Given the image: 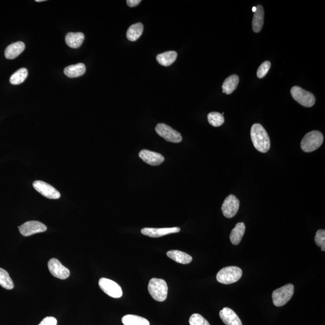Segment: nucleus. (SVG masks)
Segmentation results:
<instances>
[{
    "mask_svg": "<svg viewBox=\"0 0 325 325\" xmlns=\"http://www.w3.org/2000/svg\"><path fill=\"white\" fill-rule=\"evenodd\" d=\"M177 58V53L174 51L165 52L158 54L157 56V61L159 64L164 66H169L175 62Z\"/></svg>",
    "mask_w": 325,
    "mask_h": 325,
    "instance_id": "4be33fe9",
    "label": "nucleus"
},
{
    "mask_svg": "<svg viewBox=\"0 0 325 325\" xmlns=\"http://www.w3.org/2000/svg\"><path fill=\"white\" fill-rule=\"evenodd\" d=\"M36 2H45V0H36Z\"/></svg>",
    "mask_w": 325,
    "mask_h": 325,
    "instance_id": "f704fd0d",
    "label": "nucleus"
},
{
    "mask_svg": "<svg viewBox=\"0 0 325 325\" xmlns=\"http://www.w3.org/2000/svg\"><path fill=\"white\" fill-rule=\"evenodd\" d=\"M25 43L19 41L11 44L5 50V57L7 59L12 60L18 57L25 49Z\"/></svg>",
    "mask_w": 325,
    "mask_h": 325,
    "instance_id": "dca6fc26",
    "label": "nucleus"
},
{
    "mask_svg": "<svg viewBox=\"0 0 325 325\" xmlns=\"http://www.w3.org/2000/svg\"><path fill=\"white\" fill-rule=\"evenodd\" d=\"M245 225L243 222L237 223L235 228L233 229L230 234V240L235 245H238L241 240L245 232Z\"/></svg>",
    "mask_w": 325,
    "mask_h": 325,
    "instance_id": "aec40b11",
    "label": "nucleus"
},
{
    "mask_svg": "<svg viewBox=\"0 0 325 325\" xmlns=\"http://www.w3.org/2000/svg\"><path fill=\"white\" fill-rule=\"evenodd\" d=\"M49 269L54 276L65 280L70 275V271L56 259H51L48 263Z\"/></svg>",
    "mask_w": 325,
    "mask_h": 325,
    "instance_id": "f8f14e48",
    "label": "nucleus"
},
{
    "mask_svg": "<svg viewBox=\"0 0 325 325\" xmlns=\"http://www.w3.org/2000/svg\"><path fill=\"white\" fill-rule=\"evenodd\" d=\"M84 35L82 33H69L65 37V41L71 48L78 49L82 45Z\"/></svg>",
    "mask_w": 325,
    "mask_h": 325,
    "instance_id": "6ab92c4d",
    "label": "nucleus"
},
{
    "mask_svg": "<svg viewBox=\"0 0 325 325\" xmlns=\"http://www.w3.org/2000/svg\"><path fill=\"white\" fill-rule=\"evenodd\" d=\"M20 233L24 236H30L35 234L47 231V227L43 223L38 221H28L19 226Z\"/></svg>",
    "mask_w": 325,
    "mask_h": 325,
    "instance_id": "9b49d317",
    "label": "nucleus"
},
{
    "mask_svg": "<svg viewBox=\"0 0 325 325\" xmlns=\"http://www.w3.org/2000/svg\"><path fill=\"white\" fill-rule=\"evenodd\" d=\"M33 185L37 192L47 198L57 199L60 198L59 192L45 182L35 181L33 182Z\"/></svg>",
    "mask_w": 325,
    "mask_h": 325,
    "instance_id": "9d476101",
    "label": "nucleus"
},
{
    "mask_svg": "<svg viewBox=\"0 0 325 325\" xmlns=\"http://www.w3.org/2000/svg\"><path fill=\"white\" fill-rule=\"evenodd\" d=\"M291 94L294 100L304 107H312L316 103V98L312 93L299 86L293 87L291 89Z\"/></svg>",
    "mask_w": 325,
    "mask_h": 325,
    "instance_id": "423d86ee",
    "label": "nucleus"
},
{
    "mask_svg": "<svg viewBox=\"0 0 325 325\" xmlns=\"http://www.w3.org/2000/svg\"><path fill=\"white\" fill-rule=\"evenodd\" d=\"M138 155L142 160L152 166L160 165L165 161V158L161 154L147 150H142Z\"/></svg>",
    "mask_w": 325,
    "mask_h": 325,
    "instance_id": "4468645a",
    "label": "nucleus"
},
{
    "mask_svg": "<svg viewBox=\"0 0 325 325\" xmlns=\"http://www.w3.org/2000/svg\"><path fill=\"white\" fill-rule=\"evenodd\" d=\"M180 231V228L178 227L164 228H145L142 229V234L145 236L150 237V238H160L170 234L177 233Z\"/></svg>",
    "mask_w": 325,
    "mask_h": 325,
    "instance_id": "ddd939ff",
    "label": "nucleus"
},
{
    "mask_svg": "<svg viewBox=\"0 0 325 325\" xmlns=\"http://www.w3.org/2000/svg\"><path fill=\"white\" fill-rule=\"evenodd\" d=\"M122 321L124 325H150L147 319L136 315H126L123 317Z\"/></svg>",
    "mask_w": 325,
    "mask_h": 325,
    "instance_id": "393cba45",
    "label": "nucleus"
},
{
    "mask_svg": "<svg viewBox=\"0 0 325 325\" xmlns=\"http://www.w3.org/2000/svg\"><path fill=\"white\" fill-rule=\"evenodd\" d=\"M141 2V0H128V1H127V5L131 7V8H134V7L137 6L140 4Z\"/></svg>",
    "mask_w": 325,
    "mask_h": 325,
    "instance_id": "473e14b6",
    "label": "nucleus"
},
{
    "mask_svg": "<svg viewBox=\"0 0 325 325\" xmlns=\"http://www.w3.org/2000/svg\"><path fill=\"white\" fill-rule=\"evenodd\" d=\"M155 131L160 136L168 142L179 143L182 141L181 134L167 124H158L155 127Z\"/></svg>",
    "mask_w": 325,
    "mask_h": 325,
    "instance_id": "0eeeda50",
    "label": "nucleus"
},
{
    "mask_svg": "<svg viewBox=\"0 0 325 325\" xmlns=\"http://www.w3.org/2000/svg\"><path fill=\"white\" fill-rule=\"evenodd\" d=\"M169 258L182 265H187L192 262V257L185 252L177 250H169L167 252Z\"/></svg>",
    "mask_w": 325,
    "mask_h": 325,
    "instance_id": "a211bd4d",
    "label": "nucleus"
},
{
    "mask_svg": "<svg viewBox=\"0 0 325 325\" xmlns=\"http://www.w3.org/2000/svg\"><path fill=\"white\" fill-rule=\"evenodd\" d=\"M144 32V26L141 22L134 24L131 26L127 32V38L130 41L134 42L137 40Z\"/></svg>",
    "mask_w": 325,
    "mask_h": 325,
    "instance_id": "b1692460",
    "label": "nucleus"
},
{
    "mask_svg": "<svg viewBox=\"0 0 325 325\" xmlns=\"http://www.w3.org/2000/svg\"><path fill=\"white\" fill-rule=\"evenodd\" d=\"M28 76V71L26 68H21L16 71L10 78V82L13 85H18L25 81Z\"/></svg>",
    "mask_w": 325,
    "mask_h": 325,
    "instance_id": "a878e982",
    "label": "nucleus"
},
{
    "mask_svg": "<svg viewBox=\"0 0 325 325\" xmlns=\"http://www.w3.org/2000/svg\"><path fill=\"white\" fill-rule=\"evenodd\" d=\"M270 67L271 63L269 61H266V62H263L259 67L258 71H257V77L259 79H262V78L265 77L267 73L269 72Z\"/></svg>",
    "mask_w": 325,
    "mask_h": 325,
    "instance_id": "7c9ffc66",
    "label": "nucleus"
},
{
    "mask_svg": "<svg viewBox=\"0 0 325 325\" xmlns=\"http://www.w3.org/2000/svg\"><path fill=\"white\" fill-rule=\"evenodd\" d=\"M219 316L226 325H242L238 315L229 308L225 307L220 311Z\"/></svg>",
    "mask_w": 325,
    "mask_h": 325,
    "instance_id": "2eb2a0df",
    "label": "nucleus"
},
{
    "mask_svg": "<svg viewBox=\"0 0 325 325\" xmlns=\"http://www.w3.org/2000/svg\"><path fill=\"white\" fill-rule=\"evenodd\" d=\"M86 73V66L83 63H78L67 66L64 69V73L69 78H76L83 76Z\"/></svg>",
    "mask_w": 325,
    "mask_h": 325,
    "instance_id": "412c9836",
    "label": "nucleus"
},
{
    "mask_svg": "<svg viewBox=\"0 0 325 325\" xmlns=\"http://www.w3.org/2000/svg\"><path fill=\"white\" fill-rule=\"evenodd\" d=\"M315 242L317 246L320 247L321 250H325V231L324 229L318 230L315 236Z\"/></svg>",
    "mask_w": 325,
    "mask_h": 325,
    "instance_id": "c756f323",
    "label": "nucleus"
},
{
    "mask_svg": "<svg viewBox=\"0 0 325 325\" xmlns=\"http://www.w3.org/2000/svg\"><path fill=\"white\" fill-rule=\"evenodd\" d=\"M242 270L238 267L228 266L222 269L217 274L216 279L220 283L231 284L241 278Z\"/></svg>",
    "mask_w": 325,
    "mask_h": 325,
    "instance_id": "20e7f679",
    "label": "nucleus"
},
{
    "mask_svg": "<svg viewBox=\"0 0 325 325\" xmlns=\"http://www.w3.org/2000/svg\"><path fill=\"white\" fill-rule=\"evenodd\" d=\"M207 118L210 124L215 127L221 126L225 121L223 115L218 112L210 113Z\"/></svg>",
    "mask_w": 325,
    "mask_h": 325,
    "instance_id": "cd10ccee",
    "label": "nucleus"
},
{
    "mask_svg": "<svg viewBox=\"0 0 325 325\" xmlns=\"http://www.w3.org/2000/svg\"><path fill=\"white\" fill-rule=\"evenodd\" d=\"M0 286L8 290H12L14 287V284L9 274L2 268H0Z\"/></svg>",
    "mask_w": 325,
    "mask_h": 325,
    "instance_id": "bb28decb",
    "label": "nucleus"
},
{
    "mask_svg": "<svg viewBox=\"0 0 325 325\" xmlns=\"http://www.w3.org/2000/svg\"><path fill=\"white\" fill-rule=\"evenodd\" d=\"M57 320L54 317H47L38 325H57Z\"/></svg>",
    "mask_w": 325,
    "mask_h": 325,
    "instance_id": "2f4dec72",
    "label": "nucleus"
},
{
    "mask_svg": "<svg viewBox=\"0 0 325 325\" xmlns=\"http://www.w3.org/2000/svg\"><path fill=\"white\" fill-rule=\"evenodd\" d=\"M250 137L256 150L262 153H266L269 150L270 137L262 125L255 124L252 125L250 130Z\"/></svg>",
    "mask_w": 325,
    "mask_h": 325,
    "instance_id": "f257e3e1",
    "label": "nucleus"
},
{
    "mask_svg": "<svg viewBox=\"0 0 325 325\" xmlns=\"http://www.w3.org/2000/svg\"><path fill=\"white\" fill-rule=\"evenodd\" d=\"M239 83V77L237 75H232L226 79L223 83V92L227 95L231 94L236 89Z\"/></svg>",
    "mask_w": 325,
    "mask_h": 325,
    "instance_id": "5701e85b",
    "label": "nucleus"
},
{
    "mask_svg": "<svg viewBox=\"0 0 325 325\" xmlns=\"http://www.w3.org/2000/svg\"><path fill=\"white\" fill-rule=\"evenodd\" d=\"M323 142L322 133L318 131L308 133L301 141V148L306 152H311L317 150Z\"/></svg>",
    "mask_w": 325,
    "mask_h": 325,
    "instance_id": "7ed1b4c3",
    "label": "nucleus"
},
{
    "mask_svg": "<svg viewBox=\"0 0 325 325\" xmlns=\"http://www.w3.org/2000/svg\"><path fill=\"white\" fill-rule=\"evenodd\" d=\"M99 286L101 289L110 297L120 298L123 296L121 286L112 280L102 277L99 281Z\"/></svg>",
    "mask_w": 325,
    "mask_h": 325,
    "instance_id": "6e6552de",
    "label": "nucleus"
},
{
    "mask_svg": "<svg viewBox=\"0 0 325 325\" xmlns=\"http://www.w3.org/2000/svg\"><path fill=\"white\" fill-rule=\"evenodd\" d=\"M294 286L289 284L274 291L272 294L273 303L276 307H282L292 297Z\"/></svg>",
    "mask_w": 325,
    "mask_h": 325,
    "instance_id": "39448f33",
    "label": "nucleus"
},
{
    "mask_svg": "<svg viewBox=\"0 0 325 325\" xmlns=\"http://www.w3.org/2000/svg\"><path fill=\"white\" fill-rule=\"evenodd\" d=\"M189 323L191 325H211L205 318L199 314H192L190 317Z\"/></svg>",
    "mask_w": 325,
    "mask_h": 325,
    "instance_id": "c85d7f7f",
    "label": "nucleus"
},
{
    "mask_svg": "<svg viewBox=\"0 0 325 325\" xmlns=\"http://www.w3.org/2000/svg\"><path fill=\"white\" fill-rule=\"evenodd\" d=\"M240 201L235 195H230L225 199L222 205L223 215L226 218H232L238 213Z\"/></svg>",
    "mask_w": 325,
    "mask_h": 325,
    "instance_id": "1a4fd4ad",
    "label": "nucleus"
},
{
    "mask_svg": "<svg viewBox=\"0 0 325 325\" xmlns=\"http://www.w3.org/2000/svg\"><path fill=\"white\" fill-rule=\"evenodd\" d=\"M265 11L262 6H257V11L253 15L252 28L253 32L259 33L262 30L264 25Z\"/></svg>",
    "mask_w": 325,
    "mask_h": 325,
    "instance_id": "f3484780",
    "label": "nucleus"
},
{
    "mask_svg": "<svg viewBox=\"0 0 325 325\" xmlns=\"http://www.w3.org/2000/svg\"><path fill=\"white\" fill-rule=\"evenodd\" d=\"M257 11V7H253L252 8V12H256Z\"/></svg>",
    "mask_w": 325,
    "mask_h": 325,
    "instance_id": "72a5a7b5",
    "label": "nucleus"
},
{
    "mask_svg": "<svg viewBox=\"0 0 325 325\" xmlns=\"http://www.w3.org/2000/svg\"><path fill=\"white\" fill-rule=\"evenodd\" d=\"M148 289L152 297L158 302H164L167 299L168 287L165 280L152 278L149 283Z\"/></svg>",
    "mask_w": 325,
    "mask_h": 325,
    "instance_id": "f03ea898",
    "label": "nucleus"
}]
</instances>
